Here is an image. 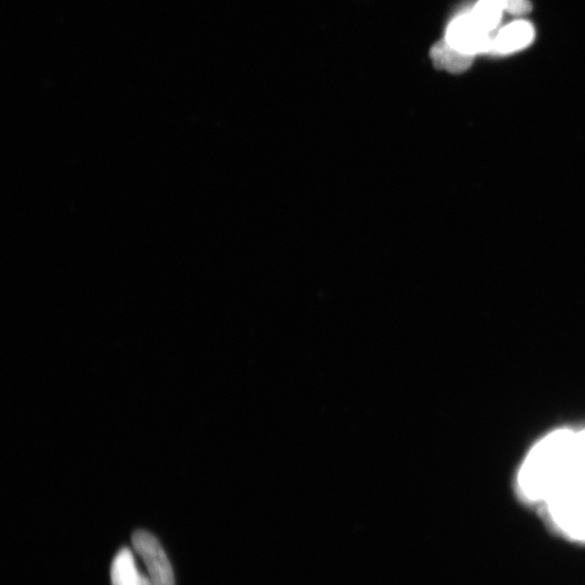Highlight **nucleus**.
Wrapping results in <instances>:
<instances>
[{"instance_id":"obj_9","label":"nucleus","mask_w":585,"mask_h":585,"mask_svg":"<svg viewBox=\"0 0 585 585\" xmlns=\"http://www.w3.org/2000/svg\"><path fill=\"white\" fill-rule=\"evenodd\" d=\"M504 11L511 13L513 16H525L531 11L529 0H499Z\"/></svg>"},{"instance_id":"obj_6","label":"nucleus","mask_w":585,"mask_h":585,"mask_svg":"<svg viewBox=\"0 0 585 585\" xmlns=\"http://www.w3.org/2000/svg\"><path fill=\"white\" fill-rule=\"evenodd\" d=\"M112 585H153L150 578L142 575L132 551L127 548L116 554L111 567Z\"/></svg>"},{"instance_id":"obj_2","label":"nucleus","mask_w":585,"mask_h":585,"mask_svg":"<svg viewBox=\"0 0 585 585\" xmlns=\"http://www.w3.org/2000/svg\"><path fill=\"white\" fill-rule=\"evenodd\" d=\"M542 509L546 520L559 535L585 543V472L575 464L566 483Z\"/></svg>"},{"instance_id":"obj_8","label":"nucleus","mask_w":585,"mask_h":585,"mask_svg":"<svg viewBox=\"0 0 585 585\" xmlns=\"http://www.w3.org/2000/svg\"><path fill=\"white\" fill-rule=\"evenodd\" d=\"M503 11L499 0H479L471 16L481 29L491 33L498 28Z\"/></svg>"},{"instance_id":"obj_4","label":"nucleus","mask_w":585,"mask_h":585,"mask_svg":"<svg viewBox=\"0 0 585 585\" xmlns=\"http://www.w3.org/2000/svg\"><path fill=\"white\" fill-rule=\"evenodd\" d=\"M491 33L481 29L471 13L454 19L447 30L445 41L465 54L476 56L493 51Z\"/></svg>"},{"instance_id":"obj_3","label":"nucleus","mask_w":585,"mask_h":585,"mask_svg":"<svg viewBox=\"0 0 585 585\" xmlns=\"http://www.w3.org/2000/svg\"><path fill=\"white\" fill-rule=\"evenodd\" d=\"M133 546L145 563L153 585H176L172 564L158 539L148 531L137 530L133 535Z\"/></svg>"},{"instance_id":"obj_1","label":"nucleus","mask_w":585,"mask_h":585,"mask_svg":"<svg viewBox=\"0 0 585 585\" xmlns=\"http://www.w3.org/2000/svg\"><path fill=\"white\" fill-rule=\"evenodd\" d=\"M577 431L559 427L528 450L516 474L520 499L543 506L575 470Z\"/></svg>"},{"instance_id":"obj_5","label":"nucleus","mask_w":585,"mask_h":585,"mask_svg":"<svg viewBox=\"0 0 585 585\" xmlns=\"http://www.w3.org/2000/svg\"><path fill=\"white\" fill-rule=\"evenodd\" d=\"M535 38V30L527 21H515L506 25L493 39V51L498 54H512L527 48Z\"/></svg>"},{"instance_id":"obj_7","label":"nucleus","mask_w":585,"mask_h":585,"mask_svg":"<svg viewBox=\"0 0 585 585\" xmlns=\"http://www.w3.org/2000/svg\"><path fill=\"white\" fill-rule=\"evenodd\" d=\"M432 58L438 69L459 74L471 68L475 56L465 54L442 41L433 47Z\"/></svg>"}]
</instances>
